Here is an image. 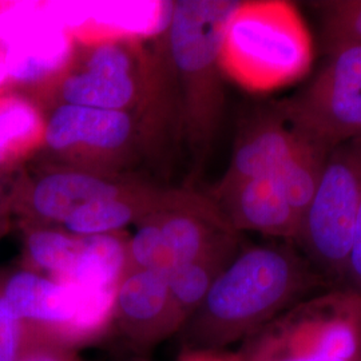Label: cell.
<instances>
[{"label": "cell", "instance_id": "cell-7", "mask_svg": "<svg viewBox=\"0 0 361 361\" xmlns=\"http://www.w3.org/2000/svg\"><path fill=\"white\" fill-rule=\"evenodd\" d=\"M310 85L276 113L312 142L334 150L361 138V46H341Z\"/></svg>", "mask_w": 361, "mask_h": 361}, {"label": "cell", "instance_id": "cell-18", "mask_svg": "<svg viewBox=\"0 0 361 361\" xmlns=\"http://www.w3.org/2000/svg\"><path fill=\"white\" fill-rule=\"evenodd\" d=\"M23 234V268L65 281L77 264L83 237L58 226L19 224Z\"/></svg>", "mask_w": 361, "mask_h": 361}, {"label": "cell", "instance_id": "cell-3", "mask_svg": "<svg viewBox=\"0 0 361 361\" xmlns=\"http://www.w3.org/2000/svg\"><path fill=\"white\" fill-rule=\"evenodd\" d=\"M312 42L296 7L288 1H241L225 30L222 71L253 91H269L302 77Z\"/></svg>", "mask_w": 361, "mask_h": 361}, {"label": "cell", "instance_id": "cell-28", "mask_svg": "<svg viewBox=\"0 0 361 361\" xmlns=\"http://www.w3.org/2000/svg\"><path fill=\"white\" fill-rule=\"evenodd\" d=\"M79 361H83V360H82V359H80V360H79Z\"/></svg>", "mask_w": 361, "mask_h": 361}, {"label": "cell", "instance_id": "cell-25", "mask_svg": "<svg viewBox=\"0 0 361 361\" xmlns=\"http://www.w3.org/2000/svg\"><path fill=\"white\" fill-rule=\"evenodd\" d=\"M177 361H241L237 353L213 352V350H194L183 349Z\"/></svg>", "mask_w": 361, "mask_h": 361}, {"label": "cell", "instance_id": "cell-13", "mask_svg": "<svg viewBox=\"0 0 361 361\" xmlns=\"http://www.w3.org/2000/svg\"><path fill=\"white\" fill-rule=\"evenodd\" d=\"M237 233L250 231L296 241L300 221L277 174L258 177L209 195Z\"/></svg>", "mask_w": 361, "mask_h": 361}, {"label": "cell", "instance_id": "cell-12", "mask_svg": "<svg viewBox=\"0 0 361 361\" xmlns=\"http://www.w3.org/2000/svg\"><path fill=\"white\" fill-rule=\"evenodd\" d=\"M114 328L137 348L147 349L180 334L182 322L169 290L168 276L157 271H130L114 298Z\"/></svg>", "mask_w": 361, "mask_h": 361}, {"label": "cell", "instance_id": "cell-20", "mask_svg": "<svg viewBox=\"0 0 361 361\" xmlns=\"http://www.w3.org/2000/svg\"><path fill=\"white\" fill-rule=\"evenodd\" d=\"M44 121L37 109L19 98L0 101V162L10 152L37 138H43Z\"/></svg>", "mask_w": 361, "mask_h": 361}, {"label": "cell", "instance_id": "cell-9", "mask_svg": "<svg viewBox=\"0 0 361 361\" xmlns=\"http://www.w3.org/2000/svg\"><path fill=\"white\" fill-rule=\"evenodd\" d=\"M138 119L130 111L54 104L44 119L42 142L66 166L114 171L138 140Z\"/></svg>", "mask_w": 361, "mask_h": 361}, {"label": "cell", "instance_id": "cell-19", "mask_svg": "<svg viewBox=\"0 0 361 361\" xmlns=\"http://www.w3.org/2000/svg\"><path fill=\"white\" fill-rule=\"evenodd\" d=\"M331 152L298 134L296 147L277 171L289 205L293 209L300 225L317 190Z\"/></svg>", "mask_w": 361, "mask_h": 361}, {"label": "cell", "instance_id": "cell-8", "mask_svg": "<svg viewBox=\"0 0 361 361\" xmlns=\"http://www.w3.org/2000/svg\"><path fill=\"white\" fill-rule=\"evenodd\" d=\"M145 94L141 59L129 39L101 38L71 50L51 82L52 106L134 113Z\"/></svg>", "mask_w": 361, "mask_h": 361}, {"label": "cell", "instance_id": "cell-5", "mask_svg": "<svg viewBox=\"0 0 361 361\" xmlns=\"http://www.w3.org/2000/svg\"><path fill=\"white\" fill-rule=\"evenodd\" d=\"M360 209L361 138H357L329 153L296 238L316 271L341 286Z\"/></svg>", "mask_w": 361, "mask_h": 361}, {"label": "cell", "instance_id": "cell-4", "mask_svg": "<svg viewBox=\"0 0 361 361\" xmlns=\"http://www.w3.org/2000/svg\"><path fill=\"white\" fill-rule=\"evenodd\" d=\"M235 353L241 361H361V295L337 288L305 298Z\"/></svg>", "mask_w": 361, "mask_h": 361}, {"label": "cell", "instance_id": "cell-23", "mask_svg": "<svg viewBox=\"0 0 361 361\" xmlns=\"http://www.w3.org/2000/svg\"><path fill=\"white\" fill-rule=\"evenodd\" d=\"M341 288H348L361 295V209L356 225L353 245L349 255L347 273Z\"/></svg>", "mask_w": 361, "mask_h": 361}, {"label": "cell", "instance_id": "cell-26", "mask_svg": "<svg viewBox=\"0 0 361 361\" xmlns=\"http://www.w3.org/2000/svg\"><path fill=\"white\" fill-rule=\"evenodd\" d=\"M0 212H11L10 210V201H8V194H6L1 180H0Z\"/></svg>", "mask_w": 361, "mask_h": 361}, {"label": "cell", "instance_id": "cell-16", "mask_svg": "<svg viewBox=\"0 0 361 361\" xmlns=\"http://www.w3.org/2000/svg\"><path fill=\"white\" fill-rule=\"evenodd\" d=\"M241 249L240 233L225 234L204 255L168 274L169 290L182 326L201 307L219 274Z\"/></svg>", "mask_w": 361, "mask_h": 361}, {"label": "cell", "instance_id": "cell-10", "mask_svg": "<svg viewBox=\"0 0 361 361\" xmlns=\"http://www.w3.org/2000/svg\"><path fill=\"white\" fill-rule=\"evenodd\" d=\"M138 185L114 171L56 166L18 180L8 194L10 210L19 224L59 228L78 209L128 193Z\"/></svg>", "mask_w": 361, "mask_h": 361}, {"label": "cell", "instance_id": "cell-6", "mask_svg": "<svg viewBox=\"0 0 361 361\" xmlns=\"http://www.w3.org/2000/svg\"><path fill=\"white\" fill-rule=\"evenodd\" d=\"M229 233L237 232L209 195L171 189L162 207L140 221L129 237L128 271L146 269L168 276Z\"/></svg>", "mask_w": 361, "mask_h": 361}, {"label": "cell", "instance_id": "cell-2", "mask_svg": "<svg viewBox=\"0 0 361 361\" xmlns=\"http://www.w3.org/2000/svg\"><path fill=\"white\" fill-rule=\"evenodd\" d=\"M240 3L180 0L169 15V61L178 80L183 125L195 154L207 153L219 129L224 107L222 43Z\"/></svg>", "mask_w": 361, "mask_h": 361}, {"label": "cell", "instance_id": "cell-1", "mask_svg": "<svg viewBox=\"0 0 361 361\" xmlns=\"http://www.w3.org/2000/svg\"><path fill=\"white\" fill-rule=\"evenodd\" d=\"M324 283L290 245L241 249L182 326L183 349L221 352L245 341Z\"/></svg>", "mask_w": 361, "mask_h": 361}, {"label": "cell", "instance_id": "cell-17", "mask_svg": "<svg viewBox=\"0 0 361 361\" xmlns=\"http://www.w3.org/2000/svg\"><path fill=\"white\" fill-rule=\"evenodd\" d=\"M128 243L129 235L123 232L83 237L77 264L65 283L116 292L128 271Z\"/></svg>", "mask_w": 361, "mask_h": 361}, {"label": "cell", "instance_id": "cell-22", "mask_svg": "<svg viewBox=\"0 0 361 361\" xmlns=\"http://www.w3.org/2000/svg\"><path fill=\"white\" fill-rule=\"evenodd\" d=\"M40 344H54L13 314L0 295V361H18Z\"/></svg>", "mask_w": 361, "mask_h": 361}, {"label": "cell", "instance_id": "cell-24", "mask_svg": "<svg viewBox=\"0 0 361 361\" xmlns=\"http://www.w3.org/2000/svg\"><path fill=\"white\" fill-rule=\"evenodd\" d=\"M77 350L58 344H40L27 350L18 361H79Z\"/></svg>", "mask_w": 361, "mask_h": 361}, {"label": "cell", "instance_id": "cell-14", "mask_svg": "<svg viewBox=\"0 0 361 361\" xmlns=\"http://www.w3.org/2000/svg\"><path fill=\"white\" fill-rule=\"evenodd\" d=\"M298 142V134L276 111L261 119L237 145L232 161L212 194L258 177L277 174Z\"/></svg>", "mask_w": 361, "mask_h": 361}, {"label": "cell", "instance_id": "cell-21", "mask_svg": "<svg viewBox=\"0 0 361 361\" xmlns=\"http://www.w3.org/2000/svg\"><path fill=\"white\" fill-rule=\"evenodd\" d=\"M319 6L329 51L341 46H361V0H335Z\"/></svg>", "mask_w": 361, "mask_h": 361}, {"label": "cell", "instance_id": "cell-11", "mask_svg": "<svg viewBox=\"0 0 361 361\" xmlns=\"http://www.w3.org/2000/svg\"><path fill=\"white\" fill-rule=\"evenodd\" d=\"M0 295L18 319L50 343L70 348L68 336L82 304L79 286L22 268L0 273Z\"/></svg>", "mask_w": 361, "mask_h": 361}, {"label": "cell", "instance_id": "cell-27", "mask_svg": "<svg viewBox=\"0 0 361 361\" xmlns=\"http://www.w3.org/2000/svg\"><path fill=\"white\" fill-rule=\"evenodd\" d=\"M4 226H6V219L0 214V232L4 229ZM3 235H4V233H0V240H1Z\"/></svg>", "mask_w": 361, "mask_h": 361}, {"label": "cell", "instance_id": "cell-15", "mask_svg": "<svg viewBox=\"0 0 361 361\" xmlns=\"http://www.w3.org/2000/svg\"><path fill=\"white\" fill-rule=\"evenodd\" d=\"M171 189L140 183L128 193L90 202L75 210L59 226L78 237L122 233L157 212L168 200Z\"/></svg>", "mask_w": 361, "mask_h": 361}]
</instances>
